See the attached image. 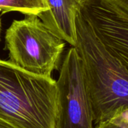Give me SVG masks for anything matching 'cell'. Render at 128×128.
<instances>
[{
  "mask_svg": "<svg viewBox=\"0 0 128 128\" xmlns=\"http://www.w3.org/2000/svg\"><path fill=\"white\" fill-rule=\"evenodd\" d=\"M74 47L82 64L94 123L98 124L128 108V70L100 42L80 11Z\"/></svg>",
  "mask_w": 128,
  "mask_h": 128,
  "instance_id": "cell-1",
  "label": "cell"
},
{
  "mask_svg": "<svg viewBox=\"0 0 128 128\" xmlns=\"http://www.w3.org/2000/svg\"><path fill=\"white\" fill-rule=\"evenodd\" d=\"M56 81L0 59V119L14 128H54Z\"/></svg>",
  "mask_w": 128,
  "mask_h": 128,
  "instance_id": "cell-2",
  "label": "cell"
},
{
  "mask_svg": "<svg viewBox=\"0 0 128 128\" xmlns=\"http://www.w3.org/2000/svg\"><path fill=\"white\" fill-rule=\"evenodd\" d=\"M9 60L32 74L52 77L59 66L65 41L34 15L14 20L4 36Z\"/></svg>",
  "mask_w": 128,
  "mask_h": 128,
  "instance_id": "cell-3",
  "label": "cell"
},
{
  "mask_svg": "<svg viewBox=\"0 0 128 128\" xmlns=\"http://www.w3.org/2000/svg\"><path fill=\"white\" fill-rule=\"evenodd\" d=\"M54 128H94L93 113L81 59L70 48L60 67Z\"/></svg>",
  "mask_w": 128,
  "mask_h": 128,
  "instance_id": "cell-4",
  "label": "cell"
},
{
  "mask_svg": "<svg viewBox=\"0 0 128 128\" xmlns=\"http://www.w3.org/2000/svg\"><path fill=\"white\" fill-rule=\"evenodd\" d=\"M109 52L128 70V12L112 0H85L80 10Z\"/></svg>",
  "mask_w": 128,
  "mask_h": 128,
  "instance_id": "cell-5",
  "label": "cell"
},
{
  "mask_svg": "<svg viewBox=\"0 0 128 128\" xmlns=\"http://www.w3.org/2000/svg\"><path fill=\"white\" fill-rule=\"evenodd\" d=\"M85 0H45L47 10L38 17L55 34L74 46L76 19Z\"/></svg>",
  "mask_w": 128,
  "mask_h": 128,
  "instance_id": "cell-6",
  "label": "cell"
},
{
  "mask_svg": "<svg viewBox=\"0 0 128 128\" xmlns=\"http://www.w3.org/2000/svg\"><path fill=\"white\" fill-rule=\"evenodd\" d=\"M47 10L45 0H0V12H18L26 16H39Z\"/></svg>",
  "mask_w": 128,
  "mask_h": 128,
  "instance_id": "cell-7",
  "label": "cell"
},
{
  "mask_svg": "<svg viewBox=\"0 0 128 128\" xmlns=\"http://www.w3.org/2000/svg\"><path fill=\"white\" fill-rule=\"evenodd\" d=\"M94 128H128V125L113 116L106 121L96 124Z\"/></svg>",
  "mask_w": 128,
  "mask_h": 128,
  "instance_id": "cell-8",
  "label": "cell"
},
{
  "mask_svg": "<svg viewBox=\"0 0 128 128\" xmlns=\"http://www.w3.org/2000/svg\"><path fill=\"white\" fill-rule=\"evenodd\" d=\"M113 116L118 118L120 121H122V122L125 123L127 125H128V108L118 110Z\"/></svg>",
  "mask_w": 128,
  "mask_h": 128,
  "instance_id": "cell-9",
  "label": "cell"
},
{
  "mask_svg": "<svg viewBox=\"0 0 128 128\" xmlns=\"http://www.w3.org/2000/svg\"><path fill=\"white\" fill-rule=\"evenodd\" d=\"M119 7L128 12V0H112Z\"/></svg>",
  "mask_w": 128,
  "mask_h": 128,
  "instance_id": "cell-10",
  "label": "cell"
},
{
  "mask_svg": "<svg viewBox=\"0 0 128 128\" xmlns=\"http://www.w3.org/2000/svg\"><path fill=\"white\" fill-rule=\"evenodd\" d=\"M0 128H14L12 126H10V124H8V123L3 122L2 120L0 119Z\"/></svg>",
  "mask_w": 128,
  "mask_h": 128,
  "instance_id": "cell-11",
  "label": "cell"
},
{
  "mask_svg": "<svg viewBox=\"0 0 128 128\" xmlns=\"http://www.w3.org/2000/svg\"><path fill=\"white\" fill-rule=\"evenodd\" d=\"M1 28H2V22H1V19H0V34H1Z\"/></svg>",
  "mask_w": 128,
  "mask_h": 128,
  "instance_id": "cell-12",
  "label": "cell"
}]
</instances>
